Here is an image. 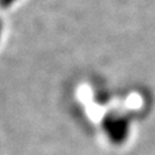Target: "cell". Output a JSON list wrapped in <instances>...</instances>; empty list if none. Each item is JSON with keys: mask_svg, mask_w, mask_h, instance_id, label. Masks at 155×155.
I'll return each mask as SVG.
<instances>
[{"mask_svg": "<svg viewBox=\"0 0 155 155\" xmlns=\"http://www.w3.org/2000/svg\"><path fill=\"white\" fill-rule=\"evenodd\" d=\"M130 129L131 121L123 113L111 111L102 120V130L113 144H123L130 134Z\"/></svg>", "mask_w": 155, "mask_h": 155, "instance_id": "cell-1", "label": "cell"}, {"mask_svg": "<svg viewBox=\"0 0 155 155\" xmlns=\"http://www.w3.org/2000/svg\"><path fill=\"white\" fill-rule=\"evenodd\" d=\"M1 32H2V22L0 20V38H1Z\"/></svg>", "mask_w": 155, "mask_h": 155, "instance_id": "cell-3", "label": "cell"}, {"mask_svg": "<svg viewBox=\"0 0 155 155\" xmlns=\"http://www.w3.org/2000/svg\"><path fill=\"white\" fill-rule=\"evenodd\" d=\"M17 0H0V7L1 8H4V9H6V8H9L13 4H15Z\"/></svg>", "mask_w": 155, "mask_h": 155, "instance_id": "cell-2", "label": "cell"}]
</instances>
